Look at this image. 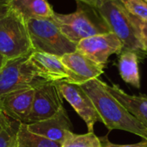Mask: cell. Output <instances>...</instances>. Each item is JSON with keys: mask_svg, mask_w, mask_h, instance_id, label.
Masks as SVG:
<instances>
[{"mask_svg": "<svg viewBox=\"0 0 147 147\" xmlns=\"http://www.w3.org/2000/svg\"><path fill=\"white\" fill-rule=\"evenodd\" d=\"M80 86L92 101L102 122L111 130H123L147 140V127L129 113L105 88L99 78L89 80Z\"/></svg>", "mask_w": 147, "mask_h": 147, "instance_id": "1", "label": "cell"}, {"mask_svg": "<svg viewBox=\"0 0 147 147\" xmlns=\"http://www.w3.org/2000/svg\"><path fill=\"white\" fill-rule=\"evenodd\" d=\"M77 9L70 14L54 12L52 20L61 33L71 42L78 44L82 40L111 30L96 7L81 1H76Z\"/></svg>", "mask_w": 147, "mask_h": 147, "instance_id": "2", "label": "cell"}, {"mask_svg": "<svg viewBox=\"0 0 147 147\" xmlns=\"http://www.w3.org/2000/svg\"><path fill=\"white\" fill-rule=\"evenodd\" d=\"M98 12L114 33L122 42V51H132L141 55L146 53L130 14L119 0H104L96 6Z\"/></svg>", "mask_w": 147, "mask_h": 147, "instance_id": "3", "label": "cell"}, {"mask_svg": "<svg viewBox=\"0 0 147 147\" xmlns=\"http://www.w3.org/2000/svg\"><path fill=\"white\" fill-rule=\"evenodd\" d=\"M33 52L26 22L9 9L0 19V53L9 60L30 55Z\"/></svg>", "mask_w": 147, "mask_h": 147, "instance_id": "4", "label": "cell"}, {"mask_svg": "<svg viewBox=\"0 0 147 147\" xmlns=\"http://www.w3.org/2000/svg\"><path fill=\"white\" fill-rule=\"evenodd\" d=\"M34 51L62 57L75 52L77 45L69 40L52 18L31 19L26 22Z\"/></svg>", "mask_w": 147, "mask_h": 147, "instance_id": "5", "label": "cell"}, {"mask_svg": "<svg viewBox=\"0 0 147 147\" xmlns=\"http://www.w3.org/2000/svg\"><path fill=\"white\" fill-rule=\"evenodd\" d=\"M29 56L6 60L0 69V98L9 92L35 88L47 81L38 75L29 60Z\"/></svg>", "mask_w": 147, "mask_h": 147, "instance_id": "6", "label": "cell"}, {"mask_svg": "<svg viewBox=\"0 0 147 147\" xmlns=\"http://www.w3.org/2000/svg\"><path fill=\"white\" fill-rule=\"evenodd\" d=\"M63 96L58 82L45 81L34 88V100L28 124L47 120L63 106Z\"/></svg>", "mask_w": 147, "mask_h": 147, "instance_id": "7", "label": "cell"}, {"mask_svg": "<svg viewBox=\"0 0 147 147\" xmlns=\"http://www.w3.org/2000/svg\"><path fill=\"white\" fill-rule=\"evenodd\" d=\"M122 48V42L112 32L85 38L77 44V51L103 67L109 58L115 53L120 54Z\"/></svg>", "mask_w": 147, "mask_h": 147, "instance_id": "8", "label": "cell"}, {"mask_svg": "<svg viewBox=\"0 0 147 147\" xmlns=\"http://www.w3.org/2000/svg\"><path fill=\"white\" fill-rule=\"evenodd\" d=\"M58 84L63 97L86 123L89 133H94L95 124L102 119L87 93L80 84L66 81H59Z\"/></svg>", "mask_w": 147, "mask_h": 147, "instance_id": "9", "label": "cell"}, {"mask_svg": "<svg viewBox=\"0 0 147 147\" xmlns=\"http://www.w3.org/2000/svg\"><path fill=\"white\" fill-rule=\"evenodd\" d=\"M27 126L31 132L61 145L73 133L72 124L64 107L53 116L44 121L27 124Z\"/></svg>", "mask_w": 147, "mask_h": 147, "instance_id": "10", "label": "cell"}, {"mask_svg": "<svg viewBox=\"0 0 147 147\" xmlns=\"http://www.w3.org/2000/svg\"><path fill=\"white\" fill-rule=\"evenodd\" d=\"M61 60L70 73V83L81 84L98 78L103 73V66L94 62L78 51L66 53Z\"/></svg>", "mask_w": 147, "mask_h": 147, "instance_id": "11", "label": "cell"}, {"mask_svg": "<svg viewBox=\"0 0 147 147\" xmlns=\"http://www.w3.org/2000/svg\"><path fill=\"white\" fill-rule=\"evenodd\" d=\"M34 95V88H27L9 92L0 98V109L14 121L28 124Z\"/></svg>", "mask_w": 147, "mask_h": 147, "instance_id": "12", "label": "cell"}, {"mask_svg": "<svg viewBox=\"0 0 147 147\" xmlns=\"http://www.w3.org/2000/svg\"><path fill=\"white\" fill-rule=\"evenodd\" d=\"M29 60L35 68L38 75L45 80L70 82V73L63 64L61 58L53 54L34 51Z\"/></svg>", "mask_w": 147, "mask_h": 147, "instance_id": "13", "label": "cell"}, {"mask_svg": "<svg viewBox=\"0 0 147 147\" xmlns=\"http://www.w3.org/2000/svg\"><path fill=\"white\" fill-rule=\"evenodd\" d=\"M103 85L129 113L147 127V96L128 95L116 84L109 85L103 82Z\"/></svg>", "mask_w": 147, "mask_h": 147, "instance_id": "14", "label": "cell"}, {"mask_svg": "<svg viewBox=\"0 0 147 147\" xmlns=\"http://www.w3.org/2000/svg\"><path fill=\"white\" fill-rule=\"evenodd\" d=\"M10 10L25 22L31 19L52 18L54 11L47 0H7Z\"/></svg>", "mask_w": 147, "mask_h": 147, "instance_id": "15", "label": "cell"}, {"mask_svg": "<svg viewBox=\"0 0 147 147\" xmlns=\"http://www.w3.org/2000/svg\"><path fill=\"white\" fill-rule=\"evenodd\" d=\"M118 68L121 78L132 86L140 88L139 71V56L132 51H122L120 53Z\"/></svg>", "mask_w": 147, "mask_h": 147, "instance_id": "16", "label": "cell"}, {"mask_svg": "<svg viewBox=\"0 0 147 147\" xmlns=\"http://www.w3.org/2000/svg\"><path fill=\"white\" fill-rule=\"evenodd\" d=\"M61 144L50 140L31 132L27 124L20 123L16 135V147H61Z\"/></svg>", "mask_w": 147, "mask_h": 147, "instance_id": "17", "label": "cell"}, {"mask_svg": "<svg viewBox=\"0 0 147 147\" xmlns=\"http://www.w3.org/2000/svg\"><path fill=\"white\" fill-rule=\"evenodd\" d=\"M61 147H102L101 141L94 133L84 134H71Z\"/></svg>", "mask_w": 147, "mask_h": 147, "instance_id": "18", "label": "cell"}, {"mask_svg": "<svg viewBox=\"0 0 147 147\" xmlns=\"http://www.w3.org/2000/svg\"><path fill=\"white\" fill-rule=\"evenodd\" d=\"M132 16L147 22V3L144 0H119Z\"/></svg>", "mask_w": 147, "mask_h": 147, "instance_id": "19", "label": "cell"}, {"mask_svg": "<svg viewBox=\"0 0 147 147\" xmlns=\"http://www.w3.org/2000/svg\"><path fill=\"white\" fill-rule=\"evenodd\" d=\"M20 123L16 127L15 122L12 125L0 133V147H16V135Z\"/></svg>", "mask_w": 147, "mask_h": 147, "instance_id": "20", "label": "cell"}, {"mask_svg": "<svg viewBox=\"0 0 147 147\" xmlns=\"http://www.w3.org/2000/svg\"><path fill=\"white\" fill-rule=\"evenodd\" d=\"M131 16V19L133 21V23L138 32L139 37L141 40V43L143 45V47L145 51L147 53V22L142 21L134 16Z\"/></svg>", "mask_w": 147, "mask_h": 147, "instance_id": "21", "label": "cell"}, {"mask_svg": "<svg viewBox=\"0 0 147 147\" xmlns=\"http://www.w3.org/2000/svg\"><path fill=\"white\" fill-rule=\"evenodd\" d=\"M99 140L101 141L102 147H147V140L143 139L142 141L137 143V144H132V145H117L111 143L109 140L108 135L104 137H99Z\"/></svg>", "mask_w": 147, "mask_h": 147, "instance_id": "22", "label": "cell"}, {"mask_svg": "<svg viewBox=\"0 0 147 147\" xmlns=\"http://www.w3.org/2000/svg\"><path fill=\"white\" fill-rule=\"evenodd\" d=\"M12 121L9 120V116L6 115L0 109V133L9 128L12 125Z\"/></svg>", "mask_w": 147, "mask_h": 147, "instance_id": "23", "label": "cell"}, {"mask_svg": "<svg viewBox=\"0 0 147 147\" xmlns=\"http://www.w3.org/2000/svg\"><path fill=\"white\" fill-rule=\"evenodd\" d=\"M9 10V8L7 3V0H0V19L7 14V12Z\"/></svg>", "mask_w": 147, "mask_h": 147, "instance_id": "24", "label": "cell"}, {"mask_svg": "<svg viewBox=\"0 0 147 147\" xmlns=\"http://www.w3.org/2000/svg\"><path fill=\"white\" fill-rule=\"evenodd\" d=\"M76 1H81V2H84V3H86L88 4H90L94 7H96L98 3H100L101 2L104 1V0H76Z\"/></svg>", "mask_w": 147, "mask_h": 147, "instance_id": "25", "label": "cell"}, {"mask_svg": "<svg viewBox=\"0 0 147 147\" xmlns=\"http://www.w3.org/2000/svg\"><path fill=\"white\" fill-rule=\"evenodd\" d=\"M5 62H6V59L2 56V54L0 53V69L3 66V65L5 64Z\"/></svg>", "mask_w": 147, "mask_h": 147, "instance_id": "26", "label": "cell"}, {"mask_svg": "<svg viewBox=\"0 0 147 147\" xmlns=\"http://www.w3.org/2000/svg\"><path fill=\"white\" fill-rule=\"evenodd\" d=\"M144 1H145V2H146V3H147V0H144Z\"/></svg>", "mask_w": 147, "mask_h": 147, "instance_id": "27", "label": "cell"}]
</instances>
